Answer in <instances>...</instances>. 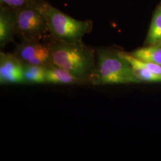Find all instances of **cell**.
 Wrapping results in <instances>:
<instances>
[{
  "label": "cell",
  "mask_w": 161,
  "mask_h": 161,
  "mask_svg": "<svg viewBox=\"0 0 161 161\" xmlns=\"http://www.w3.org/2000/svg\"><path fill=\"white\" fill-rule=\"evenodd\" d=\"M52 63L92 84L96 64V48L82 41L69 43L50 42Z\"/></svg>",
  "instance_id": "cell-1"
},
{
  "label": "cell",
  "mask_w": 161,
  "mask_h": 161,
  "mask_svg": "<svg viewBox=\"0 0 161 161\" xmlns=\"http://www.w3.org/2000/svg\"><path fill=\"white\" fill-rule=\"evenodd\" d=\"M110 47L96 48V64L92 84L94 86L139 83L131 64L120 54Z\"/></svg>",
  "instance_id": "cell-2"
},
{
  "label": "cell",
  "mask_w": 161,
  "mask_h": 161,
  "mask_svg": "<svg viewBox=\"0 0 161 161\" xmlns=\"http://www.w3.org/2000/svg\"><path fill=\"white\" fill-rule=\"evenodd\" d=\"M42 8L46 17L52 41L69 43L80 42L85 35L92 31L93 23L91 20H76L45 0H42Z\"/></svg>",
  "instance_id": "cell-3"
},
{
  "label": "cell",
  "mask_w": 161,
  "mask_h": 161,
  "mask_svg": "<svg viewBox=\"0 0 161 161\" xmlns=\"http://www.w3.org/2000/svg\"><path fill=\"white\" fill-rule=\"evenodd\" d=\"M42 2L15 10L16 35L21 40L52 41Z\"/></svg>",
  "instance_id": "cell-4"
},
{
  "label": "cell",
  "mask_w": 161,
  "mask_h": 161,
  "mask_svg": "<svg viewBox=\"0 0 161 161\" xmlns=\"http://www.w3.org/2000/svg\"><path fill=\"white\" fill-rule=\"evenodd\" d=\"M13 53L24 64L45 68L53 64L50 42L21 40Z\"/></svg>",
  "instance_id": "cell-5"
},
{
  "label": "cell",
  "mask_w": 161,
  "mask_h": 161,
  "mask_svg": "<svg viewBox=\"0 0 161 161\" xmlns=\"http://www.w3.org/2000/svg\"><path fill=\"white\" fill-rule=\"evenodd\" d=\"M0 84H25L23 63L13 53H0Z\"/></svg>",
  "instance_id": "cell-6"
},
{
  "label": "cell",
  "mask_w": 161,
  "mask_h": 161,
  "mask_svg": "<svg viewBox=\"0 0 161 161\" xmlns=\"http://www.w3.org/2000/svg\"><path fill=\"white\" fill-rule=\"evenodd\" d=\"M16 31L15 10L0 5V47L4 48L9 43L14 42Z\"/></svg>",
  "instance_id": "cell-7"
},
{
  "label": "cell",
  "mask_w": 161,
  "mask_h": 161,
  "mask_svg": "<svg viewBox=\"0 0 161 161\" xmlns=\"http://www.w3.org/2000/svg\"><path fill=\"white\" fill-rule=\"evenodd\" d=\"M46 84L68 85L90 84L88 81L79 78L66 70L53 64L46 68Z\"/></svg>",
  "instance_id": "cell-8"
},
{
  "label": "cell",
  "mask_w": 161,
  "mask_h": 161,
  "mask_svg": "<svg viewBox=\"0 0 161 161\" xmlns=\"http://www.w3.org/2000/svg\"><path fill=\"white\" fill-rule=\"evenodd\" d=\"M119 53L121 56L131 64L136 75L141 82H161V75L155 74L149 69L141 66L137 63L136 58L130 53H127L122 50H120Z\"/></svg>",
  "instance_id": "cell-9"
},
{
  "label": "cell",
  "mask_w": 161,
  "mask_h": 161,
  "mask_svg": "<svg viewBox=\"0 0 161 161\" xmlns=\"http://www.w3.org/2000/svg\"><path fill=\"white\" fill-rule=\"evenodd\" d=\"M130 54L140 60L161 66V46L158 44L138 48Z\"/></svg>",
  "instance_id": "cell-10"
},
{
  "label": "cell",
  "mask_w": 161,
  "mask_h": 161,
  "mask_svg": "<svg viewBox=\"0 0 161 161\" xmlns=\"http://www.w3.org/2000/svg\"><path fill=\"white\" fill-rule=\"evenodd\" d=\"M25 84H46V68L40 66L24 64Z\"/></svg>",
  "instance_id": "cell-11"
},
{
  "label": "cell",
  "mask_w": 161,
  "mask_h": 161,
  "mask_svg": "<svg viewBox=\"0 0 161 161\" xmlns=\"http://www.w3.org/2000/svg\"><path fill=\"white\" fill-rule=\"evenodd\" d=\"M161 40V4L158 6L150 23L149 30L146 38V43L155 45Z\"/></svg>",
  "instance_id": "cell-12"
},
{
  "label": "cell",
  "mask_w": 161,
  "mask_h": 161,
  "mask_svg": "<svg viewBox=\"0 0 161 161\" xmlns=\"http://www.w3.org/2000/svg\"><path fill=\"white\" fill-rule=\"evenodd\" d=\"M38 0H0V4L16 10L36 4Z\"/></svg>",
  "instance_id": "cell-13"
}]
</instances>
